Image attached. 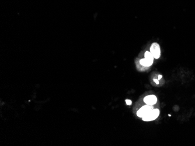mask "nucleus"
Returning <instances> with one entry per match:
<instances>
[{
	"label": "nucleus",
	"instance_id": "6",
	"mask_svg": "<svg viewBox=\"0 0 195 146\" xmlns=\"http://www.w3.org/2000/svg\"><path fill=\"white\" fill-rule=\"evenodd\" d=\"M145 58L149 59L150 61H154V56L153 55L151 54V52H149V51H146L145 53Z\"/></svg>",
	"mask_w": 195,
	"mask_h": 146
},
{
	"label": "nucleus",
	"instance_id": "9",
	"mask_svg": "<svg viewBox=\"0 0 195 146\" xmlns=\"http://www.w3.org/2000/svg\"><path fill=\"white\" fill-rule=\"evenodd\" d=\"M162 75H158V80L161 79V78H162Z\"/></svg>",
	"mask_w": 195,
	"mask_h": 146
},
{
	"label": "nucleus",
	"instance_id": "2",
	"mask_svg": "<svg viewBox=\"0 0 195 146\" xmlns=\"http://www.w3.org/2000/svg\"><path fill=\"white\" fill-rule=\"evenodd\" d=\"M160 115V111L158 109H154L148 115L143 117V120L144 121H151L155 120Z\"/></svg>",
	"mask_w": 195,
	"mask_h": 146
},
{
	"label": "nucleus",
	"instance_id": "4",
	"mask_svg": "<svg viewBox=\"0 0 195 146\" xmlns=\"http://www.w3.org/2000/svg\"><path fill=\"white\" fill-rule=\"evenodd\" d=\"M144 101L145 103L149 105H153L155 104L157 101V97L154 95H150L147 96L144 98Z\"/></svg>",
	"mask_w": 195,
	"mask_h": 146
},
{
	"label": "nucleus",
	"instance_id": "8",
	"mask_svg": "<svg viewBox=\"0 0 195 146\" xmlns=\"http://www.w3.org/2000/svg\"><path fill=\"white\" fill-rule=\"evenodd\" d=\"M154 82L155 83L157 84H159V82H158V79H154Z\"/></svg>",
	"mask_w": 195,
	"mask_h": 146
},
{
	"label": "nucleus",
	"instance_id": "3",
	"mask_svg": "<svg viewBox=\"0 0 195 146\" xmlns=\"http://www.w3.org/2000/svg\"><path fill=\"white\" fill-rule=\"evenodd\" d=\"M150 52L153 55L154 58H159L161 55V51L159 44L157 43H153L150 47Z\"/></svg>",
	"mask_w": 195,
	"mask_h": 146
},
{
	"label": "nucleus",
	"instance_id": "1",
	"mask_svg": "<svg viewBox=\"0 0 195 146\" xmlns=\"http://www.w3.org/2000/svg\"><path fill=\"white\" fill-rule=\"evenodd\" d=\"M154 107H153V105H145L142 108L138 111V112L137 113V115L140 118H143V117L146 116L147 115H148L149 113H150L152 110L154 109L153 108Z\"/></svg>",
	"mask_w": 195,
	"mask_h": 146
},
{
	"label": "nucleus",
	"instance_id": "5",
	"mask_svg": "<svg viewBox=\"0 0 195 146\" xmlns=\"http://www.w3.org/2000/svg\"><path fill=\"white\" fill-rule=\"evenodd\" d=\"M140 64L144 67H150L153 63V61H150L147 59L144 58L141 59L140 61Z\"/></svg>",
	"mask_w": 195,
	"mask_h": 146
},
{
	"label": "nucleus",
	"instance_id": "7",
	"mask_svg": "<svg viewBox=\"0 0 195 146\" xmlns=\"http://www.w3.org/2000/svg\"><path fill=\"white\" fill-rule=\"evenodd\" d=\"M126 103L127 105H130L132 104V101L130 100H126Z\"/></svg>",
	"mask_w": 195,
	"mask_h": 146
}]
</instances>
